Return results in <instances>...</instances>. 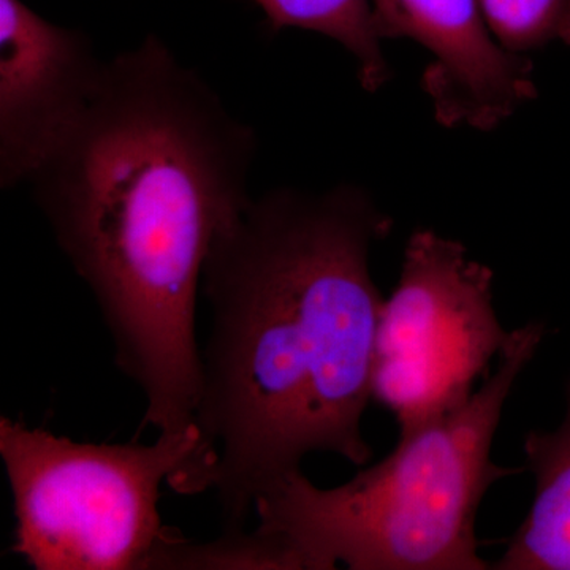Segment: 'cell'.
Wrapping results in <instances>:
<instances>
[{
    "label": "cell",
    "instance_id": "1",
    "mask_svg": "<svg viewBox=\"0 0 570 570\" xmlns=\"http://www.w3.org/2000/svg\"><path fill=\"white\" fill-rule=\"evenodd\" d=\"M255 151L254 129L149 33L105 61L80 121L29 181L159 433L195 425L198 285L214 239L253 200Z\"/></svg>",
    "mask_w": 570,
    "mask_h": 570
},
{
    "label": "cell",
    "instance_id": "2",
    "mask_svg": "<svg viewBox=\"0 0 570 570\" xmlns=\"http://www.w3.org/2000/svg\"><path fill=\"white\" fill-rule=\"evenodd\" d=\"M392 225L358 187L276 189L253 197L214 239L195 423L198 489L216 490L225 530H245L257 498L309 453L356 466L373 456L362 419L384 298L370 253Z\"/></svg>",
    "mask_w": 570,
    "mask_h": 570
},
{
    "label": "cell",
    "instance_id": "3",
    "mask_svg": "<svg viewBox=\"0 0 570 570\" xmlns=\"http://www.w3.org/2000/svg\"><path fill=\"white\" fill-rule=\"evenodd\" d=\"M539 322L510 332L494 374L466 404L400 434L395 450L335 489L299 471L257 498L261 530L294 547L307 570H487L479 554L480 502L521 469L491 460L502 409L542 343Z\"/></svg>",
    "mask_w": 570,
    "mask_h": 570
},
{
    "label": "cell",
    "instance_id": "4",
    "mask_svg": "<svg viewBox=\"0 0 570 570\" xmlns=\"http://www.w3.org/2000/svg\"><path fill=\"white\" fill-rule=\"evenodd\" d=\"M202 455L198 425L148 445L88 444L2 417L11 550L37 570H148L178 531L160 519V487L195 494Z\"/></svg>",
    "mask_w": 570,
    "mask_h": 570
},
{
    "label": "cell",
    "instance_id": "5",
    "mask_svg": "<svg viewBox=\"0 0 570 570\" xmlns=\"http://www.w3.org/2000/svg\"><path fill=\"white\" fill-rule=\"evenodd\" d=\"M509 337L494 313L489 266L455 239L415 232L379 316L373 400L409 433L466 404Z\"/></svg>",
    "mask_w": 570,
    "mask_h": 570
},
{
    "label": "cell",
    "instance_id": "6",
    "mask_svg": "<svg viewBox=\"0 0 570 570\" xmlns=\"http://www.w3.org/2000/svg\"><path fill=\"white\" fill-rule=\"evenodd\" d=\"M105 59L78 29L0 0V186L31 181L80 121Z\"/></svg>",
    "mask_w": 570,
    "mask_h": 570
},
{
    "label": "cell",
    "instance_id": "7",
    "mask_svg": "<svg viewBox=\"0 0 570 570\" xmlns=\"http://www.w3.org/2000/svg\"><path fill=\"white\" fill-rule=\"evenodd\" d=\"M382 39H411L431 55L422 85L438 121L497 129L538 96L532 67L494 40L479 0H371Z\"/></svg>",
    "mask_w": 570,
    "mask_h": 570
},
{
    "label": "cell",
    "instance_id": "8",
    "mask_svg": "<svg viewBox=\"0 0 570 570\" xmlns=\"http://www.w3.org/2000/svg\"><path fill=\"white\" fill-rule=\"evenodd\" d=\"M524 453L535 478L534 502L491 569L570 570V403L557 431L528 434Z\"/></svg>",
    "mask_w": 570,
    "mask_h": 570
},
{
    "label": "cell",
    "instance_id": "9",
    "mask_svg": "<svg viewBox=\"0 0 570 570\" xmlns=\"http://www.w3.org/2000/svg\"><path fill=\"white\" fill-rule=\"evenodd\" d=\"M273 29H303L337 41L356 62L360 85L377 92L389 80L371 0H255Z\"/></svg>",
    "mask_w": 570,
    "mask_h": 570
},
{
    "label": "cell",
    "instance_id": "10",
    "mask_svg": "<svg viewBox=\"0 0 570 570\" xmlns=\"http://www.w3.org/2000/svg\"><path fill=\"white\" fill-rule=\"evenodd\" d=\"M151 569H281L307 570L302 554L275 532L224 530L219 539L194 542L176 531L157 549Z\"/></svg>",
    "mask_w": 570,
    "mask_h": 570
},
{
    "label": "cell",
    "instance_id": "11",
    "mask_svg": "<svg viewBox=\"0 0 570 570\" xmlns=\"http://www.w3.org/2000/svg\"><path fill=\"white\" fill-rule=\"evenodd\" d=\"M491 36L524 56L560 41L570 47V0H479Z\"/></svg>",
    "mask_w": 570,
    "mask_h": 570
}]
</instances>
